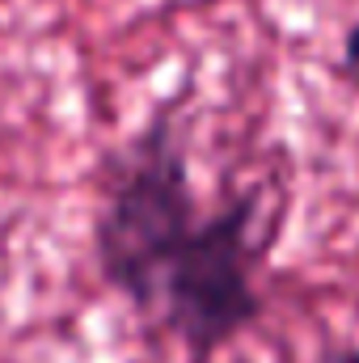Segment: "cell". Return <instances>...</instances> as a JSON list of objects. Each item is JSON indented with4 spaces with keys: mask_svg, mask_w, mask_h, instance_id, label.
Masks as SVG:
<instances>
[{
    "mask_svg": "<svg viewBox=\"0 0 359 363\" xmlns=\"http://www.w3.org/2000/svg\"><path fill=\"white\" fill-rule=\"evenodd\" d=\"M199 216L186 135L174 110H161L110 157L93 220V262L101 283L118 291L144 321L153 313L161 274Z\"/></svg>",
    "mask_w": 359,
    "mask_h": 363,
    "instance_id": "obj_1",
    "label": "cell"
},
{
    "mask_svg": "<svg viewBox=\"0 0 359 363\" xmlns=\"http://www.w3.org/2000/svg\"><path fill=\"white\" fill-rule=\"evenodd\" d=\"M258 216L263 190H241L224 207L203 211L157 283L148 321L178 342L186 363H211L267 308L258 271L270 237Z\"/></svg>",
    "mask_w": 359,
    "mask_h": 363,
    "instance_id": "obj_2",
    "label": "cell"
},
{
    "mask_svg": "<svg viewBox=\"0 0 359 363\" xmlns=\"http://www.w3.org/2000/svg\"><path fill=\"white\" fill-rule=\"evenodd\" d=\"M334 77L343 81V89H351L359 97V17L347 26V34H343V47L334 55Z\"/></svg>",
    "mask_w": 359,
    "mask_h": 363,
    "instance_id": "obj_3",
    "label": "cell"
},
{
    "mask_svg": "<svg viewBox=\"0 0 359 363\" xmlns=\"http://www.w3.org/2000/svg\"><path fill=\"white\" fill-rule=\"evenodd\" d=\"M317 363H359V347H351V342L347 347H330Z\"/></svg>",
    "mask_w": 359,
    "mask_h": 363,
    "instance_id": "obj_4",
    "label": "cell"
}]
</instances>
